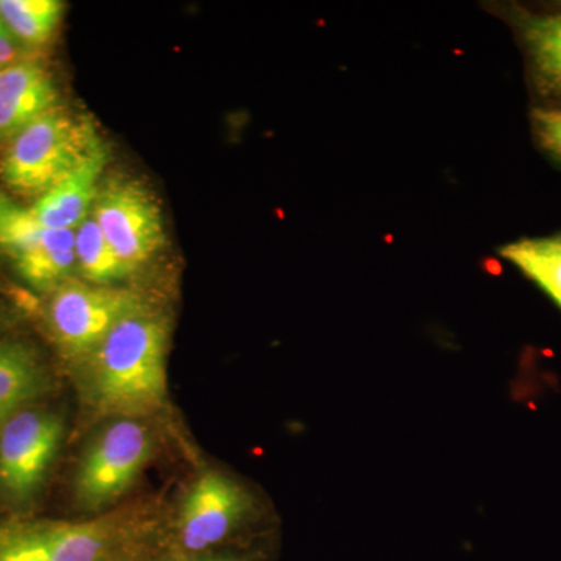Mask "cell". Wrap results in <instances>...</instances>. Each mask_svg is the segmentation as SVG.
<instances>
[{"mask_svg":"<svg viewBox=\"0 0 561 561\" xmlns=\"http://www.w3.org/2000/svg\"><path fill=\"white\" fill-rule=\"evenodd\" d=\"M168 321L147 306L119 321L83 360L92 405L119 419L161 409L168 398Z\"/></svg>","mask_w":561,"mask_h":561,"instance_id":"cell-1","label":"cell"},{"mask_svg":"<svg viewBox=\"0 0 561 561\" xmlns=\"http://www.w3.org/2000/svg\"><path fill=\"white\" fill-rule=\"evenodd\" d=\"M101 146L90 121L57 106L11 140L0 176L11 191L38 201Z\"/></svg>","mask_w":561,"mask_h":561,"instance_id":"cell-2","label":"cell"},{"mask_svg":"<svg viewBox=\"0 0 561 561\" xmlns=\"http://www.w3.org/2000/svg\"><path fill=\"white\" fill-rule=\"evenodd\" d=\"M142 308L135 291L70 279L51 291L46 317L62 353L84 360L119 321Z\"/></svg>","mask_w":561,"mask_h":561,"instance_id":"cell-3","label":"cell"},{"mask_svg":"<svg viewBox=\"0 0 561 561\" xmlns=\"http://www.w3.org/2000/svg\"><path fill=\"white\" fill-rule=\"evenodd\" d=\"M91 214L128 273L138 271L164 243L160 205L138 181L103 184Z\"/></svg>","mask_w":561,"mask_h":561,"instance_id":"cell-4","label":"cell"},{"mask_svg":"<svg viewBox=\"0 0 561 561\" xmlns=\"http://www.w3.org/2000/svg\"><path fill=\"white\" fill-rule=\"evenodd\" d=\"M153 440L146 424L122 416L91 443L77 474V496L87 507H101L130 489L150 459Z\"/></svg>","mask_w":561,"mask_h":561,"instance_id":"cell-5","label":"cell"},{"mask_svg":"<svg viewBox=\"0 0 561 561\" xmlns=\"http://www.w3.org/2000/svg\"><path fill=\"white\" fill-rule=\"evenodd\" d=\"M57 413L22 409L0 430V486L14 500L32 496L46 478L62 440Z\"/></svg>","mask_w":561,"mask_h":561,"instance_id":"cell-6","label":"cell"},{"mask_svg":"<svg viewBox=\"0 0 561 561\" xmlns=\"http://www.w3.org/2000/svg\"><path fill=\"white\" fill-rule=\"evenodd\" d=\"M0 249L35 290L51 294L77 272L76 230L41 227L28 209H21L0 231Z\"/></svg>","mask_w":561,"mask_h":561,"instance_id":"cell-7","label":"cell"},{"mask_svg":"<svg viewBox=\"0 0 561 561\" xmlns=\"http://www.w3.org/2000/svg\"><path fill=\"white\" fill-rule=\"evenodd\" d=\"M245 508L247 496L238 483L220 472H205L187 491L183 502L181 545L192 552L217 545L230 534Z\"/></svg>","mask_w":561,"mask_h":561,"instance_id":"cell-8","label":"cell"},{"mask_svg":"<svg viewBox=\"0 0 561 561\" xmlns=\"http://www.w3.org/2000/svg\"><path fill=\"white\" fill-rule=\"evenodd\" d=\"M58 88L46 66L27 58L0 70V144H9L28 125L57 108Z\"/></svg>","mask_w":561,"mask_h":561,"instance_id":"cell-9","label":"cell"},{"mask_svg":"<svg viewBox=\"0 0 561 561\" xmlns=\"http://www.w3.org/2000/svg\"><path fill=\"white\" fill-rule=\"evenodd\" d=\"M106 161L108 153L105 146H101L76 171L35 202L28 209L33 219L51 230H76L91 214Z\"/></svg>","mask_w":561,"mask_h":561,"instance_id":"cell-10","label":"cell"},{"mask_svg":"<svg viewBox=\"0 0 561 561\" xmlns=\"http://www.w3.org/2000/svg\"><path fill=\"white\" fill-rule=\"evenodd\" d=\"M38 353L27 342H0V423L22 411L46 387Z\"/></svg>","mask_w":561,"mask_h":561,"instance_id":"cell-11","label":"cell"},{"mask_svg":"<svg viewBox=\"0 0 561 561\" xmlns=\"http://www.w3.org/2000/svg\"><path fill=\"white\" fill-rule=\"evenodd\" d=\"M516 27L529 55L538 90L561 99V13H522L516 16Z\"/></svg>","mask_w":561,"mask_h":561,"instance_id":"cell-12","label":"cell"},{"mask_svg":"<svg viewBox=\"0 0 561 561\" xmlns=\"http://www.w3.org/2000/svg\"><path fill=\"white\" fill-rule=\"evenodd\" d=\"M65 9L60 0H0V20L31 55L49 46Z\"/></svg>","mask_w":561,"mask_h":561,"instance_id":"cell-13","label":"cell"},{"mask_svg":"<svg viewBox=\"0 0 561 561\" xmlns=\"http://www.w3.org/2000/svg\"><path fill=\"white\" fill-rule=\"evenodd\" d=\"M512 262L561 309V238L523 239L502 247Z\"/></svg>","mask_w":561,"mask_h":561,"instance_id":"cell-14","label":"cell"},{"mask_svg":"<svg viewBox=\"0 0 561 561\" xmlns=\"http://www.w3.org/2000/svg\"><path fill=\"white\" fill-rule=\"evenodd\" d=\"M77 272L90 284L110 286L130 275L90 214L76 228Z\"/></svg>","mask_w":561,"mask_h":561,"instance_id":"cell-15","label":"cell"},{"mask_svg":"<svg viewBox=\"0 0 561 561\" xmlns=\"http://www.w3.org/2000/svg\"><path fill=\"white\" fill-rule=\"evenodd\" d=\"M50 561H105L110 529L103 523L44 526Z\"/></svg>","mask_w":561,"mask_h":561,"instance_id":"cell-16","label":"cell"},{"mask_svg":"<svg viewBox=\"0 0 561 561\" xmlns=\"http://www.w3.org/2000/svg\"><path fill=\"white\" fill-rule=\"evenodd\" d=\"M0 561H50L43 527L11 535L0 545Z\"/></svg>","mask_w":561,"mask_h":561,"instance_id":"cell-17","label":"cell"},{"mask_svg":"<svg viewBox=\"0 0 561 561\" xmlns=\"http://www.w3.org/2000/svg\"><path fill=\"white\" fill-rule=\"evenodd\" d=\"M530 119L541 149L561 162V108H534Z\"/></svg>","mask_w":561,"mask_h":561,"instance_id":"cell-18","label":"cell"},{"mask_svg":"<svg viewBox=\"0 0 561 561\" xmlns=\"http://www.w3.org/2000/svg\"><path fill=\"white\" fill-rule=\"evenodd\" d=\"M27 50L18 43L5 22L0 20V70L10 68L22 60H27Z\"/></svg>","mask_w":561,"mask_h":561,"instance_id":"cell-19","label":"cell"},{"mask_svg":"<svg viewBox=\"0 0 561 561\" xmlns=\"http://www.w3.org/2000/svg\"><path fill=\"white\" fill-rule=\"evenodd\" d=\"M21 209L22 208H20L16 203L11 202L9 197H5V195L0 192V231L5 228V225L9 224Z\"/></svg>","mask_w":561,"mask_h":561,"instance_id":"cell-20","label":"cell"},{"mask_svg":"<svg viewBox=\"0 0 561 561\" xmlns=\"http://www.w3.org/2000/svg\"><path fill=\"white\" fill-rule=\"evenodd\" d=\"M7 321H9V317H7L5 311H3L2 308H0V332H2L3 328L7 327Z\"/></svg>","mask_w":561,"mask_h":561,"instance_id":"cell-21","label":"cell"},{"mask_svg":"<svg viewBox=\"0 0 561 561\" xmlns=\"http://www.w3.org/2000/svg\"><path fill=\"white\" fill-rule=\"evenodd\" d=\"M197 561H234V560H228V559H209V560H197Z\"/></svg>","mask_w":561,"mask_h":561,"instance_id":"cell-22","label":"cell"},{"mask_svg":"<svg viewBox=\"0 0 561 561\" xmlns=\"http://www.w3.org/2000/svg\"><path fill=\"white\" fill-rule=\"evenodd\" d=\"M560 238H561V234H560Z\"/></svg>","mask_w":561,"mask_h":561,"instance_id":"cell-23","label":"cell"}]
</instances>
